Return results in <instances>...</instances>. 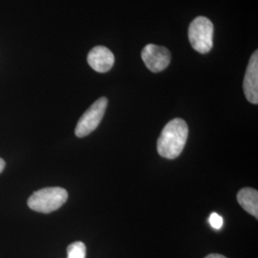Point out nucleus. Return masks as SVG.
<instances>
[{"label":"nucleus","mask_w":258,"mask_h":258,"mask_svg":"<svg viewBox=\"0 0 258 258\" xmlns=\"http://www.w3.org/2000/svg\"><path fill=\"white\" fill-rule=\"evenodd\" d=\"M188 135V127L183 119H174L166 123L157 142V150L160 156L175 159L184 149Z\"/></svg>","instance_id":"f257e3e1"},{"label":"nucleus","mask_w":258,"mask_h":258,"mask_svg":"<svg viewBox=\"0 0 258 258\" xmlns=\"http://www.w3.org/2000/svg\"><path fill=\"white\" fill-rule=\"evenodd\" d=\"M108 104V100L105 97L100 98L98 101L84 112L75 129V134L79 138H83L92 133L101 123Z\"/></svg>","instance_id":"20e7f679"},{"label":"nucleus","mask_w":258,"mask_h":258,"mask_svg":"<svg viewBox=\"0 0 258 258\" xmlns=\"http://www.w3.org/2000/svg\"><path fill=\"white\" fill-rule=\"evenodd\" d=\"M86 257V247L84 243L78 241L70 244L67 248V258Z\"/></svg>","instance_id":"1a4fd4ad"},{"label":"nucleus","mask_w":258,"mask_h":258,"mask_svg":"<svg viewBox=\"0 0 258 258\" xmlns=\"http://www.w3.org/2000/svg\"><path fill=\"white\" fill-rule=\"evenodd\" d=\"M209 222H210V225L215 230H220L223 227V224H224L223 218L219 214H217L215 212L211 214V216L209 218Z\"/></svg>","instance_id":"9d476101"},{"label":"nucleus","mask_w":258,"mask_h":258,"mask_svg":"<svg viewBox=\"0 0 258 258\" xmlns=\"http://www.w3.org/2000/svg\"><path fill=\"white\" fill-rule=\"evenodd\" d=\"M237 201L240 206L246 211L258 218V192L256 189L245 187L237 194Z\"/></svg>","instance_id":"6e6552de"},{"label":"nucleus","mask_w":258,"mask_h":258,"mask_svg":"<svg viewBox=\"0 0 258 258\" xmlns=\"http://www.w3.org/2000/svg\"><path fill=\"white\" fill-rule=\"evenodd\" d=\"M142 58L151 72L159 73L169 65L171 55L166 47L148 44L142 51Z\"/></svg>","instance_id":"39448f33"},{"label":"nucleus","mask_w":258,"mask_h":258,"mask_svg":"<svg viewBox=\"0 0 258 258\" xmlns=\"http://www.w3.org/2000/svg\"><path fill=\"white\" fill-rule=\"evenodd\" d=\"M68 199L66 189L59 186L45 187L32 194L28 199L31 210L41 213H50L58 210Z\"/></svg>","instance_id":"f03ea898"},{"label":"nucleus","mask_w":258,"mask_h":258,"mask_svg":"<svg viewBox=\"0 0 258 258\" xmlns=\"http://www.w3.org/2000/svg\"><path fill=\"white\" fill-rule=\"evenodd\" d=\"M4 167H5V161L2 158H0V173L3 171Z\"/></svg>","instance_id":"f8f14e48"},{"label":"nucleus","mask_w":258,"mask_h":258,"mask_svg":"<svg viewBox=\"0 0 258 258\" xmlns=\"http://www.w3.org/2000/svg\"><path fill=\"white\" fill-rule=\"evenodd\" d=\"M206 258H227L225 257L224 255H222V254H218V253H212V254H210V255H208Z\"/></svg>","instance_id":"9b49d317"},{"label":"nucleus","mask_w":258,"mask_h":258,"mask_svg":"<svg viewBox=\"0 0 258 258\" xmlns=\"http://www.w3.org/2000/svg\"><path fill=\"white\" fill-rule=\"evenodd\" d=\"M214 27L212 21L205 17H198L192 20L188 28V39L195 51L207 54L213 46Z\"/></svg>","instance_id":"7ed1b4c3"},{"label":"nucleus","mask_w":258,"mask_h":258,"mask_svg":"<svg viewBox=\"0 0 258 258\" xmlns=\"http://www.w3.org/2000/svg\"><path fill=\"white\" fill-rule=\"evenodd\" d=\"M88 64L93 70L99 73H106L113 67L115 56L108 48L96 46L93 48L87 55Z\"/></svg>","instance_id":"0eeeda50"},{"label":"nucleus","mask_w":258,"mask_h":258,"mask_svg":"<svg viewBox=\"0 0 258 258\" xmlns=\"http://www.w3.org/2000/svg\"><path fill=\"white\" fill-rule=\"evenodd\" d=\"M243 89L246 99L250 103H258V52L255 51L249 58L244 78Z\"/></svg>","instance_id":"423d86ee"}]
</instances>
